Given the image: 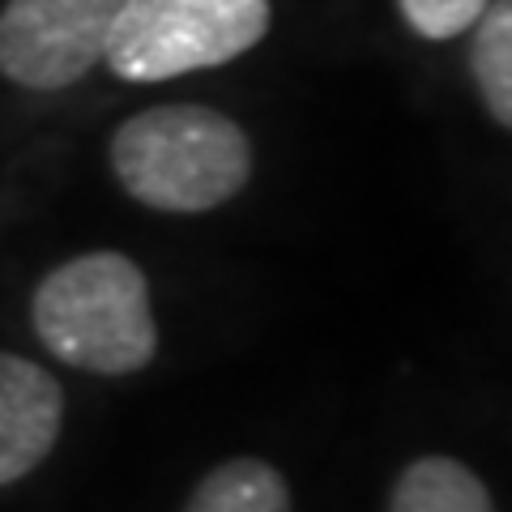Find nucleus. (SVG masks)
<instances>
[{
    "instance_id": "obj_9",
    "label": "nucleus",
    "mask_w": 512,
    "mask_h": 512,
    "mask_svg": "<svg viewBox=\"0 0 512 512\" xmlns=\"http://www.w3.org/2000/svg\"><path fill=\"white\" fill-rule=\"evenodd\" d=\"M487 5L491 0H397L406 26L431 43H448V39L466 35Z\"/></svg>"
},
{
    "instance_id": "obj_8",
    "label": "nucleus",
    "mask_w": 512,
    "mask_h": 512,
    "mask_svg": "<svg viewBox=\"0 0 512 512\" xmlns=\"http://www.w3.org/2000/svg\"><path fill=\"white\" fill-rule=\"evenodd\" d=\"M470 30L474 90L487 116L512 133V0H491Z\"/></svg>"
},
{
    "instance_id": "obj_6",
    "label": "nucleus",
    "mask_w": 512,
    "mask_h": 512,
    "mask_svg": "<svg viewBox=\"0 0 512 512\" xmlns=\"http://www.w3.org/2000/svg\"><path fill=\"white\" fill-rule=\"evenodd\" d=\"M389 512H495V500L466 461L448 453H423L397 474Z\"/></svg>"
},
{
    "instance_id": "obj_1",
    "label": "nucleus",
    "mask_w": 512,
    "mask_h": 512,
    "mask_svg": "<svg viewBox=\"0 0 512 512\" xmlns=\"http://www.w3.org/2000/svg\"><path fill=\"white\" fill-rule=\"evenodd\" d=\"M30 325L47 355L86 376H137L158 355L150 278L116 248L47 269L30 295Z\"/></svg>"
},
{
    "instance_id": "obj_5",
    "label": "nucleus",
    "mask_w": 512,
    "mask_h": 512,
    "mask_svg": "<svg viewBox=\"0 0 512 512\" xmlns=\"http://www.w3.org/2000/svg\"><path fill=\"white\" fill-rule=\"evenodd\" d=\"M64 431V389L43 363L0 350V487L35 474Z\"/></svg>"
},
{
    "instance_id": "obj_3",
    "label": "nucleus",
    "mask_w": 512,
    "mask_h": 512,
    "mask_svg": "<svg viewBox=\"0 0 512 512\" xmlns=\"http://www.w3.org/2000/svg\"><path fill=\"white\" fill-rule=\"evenodd\" d=\"M269 0H120L103 64L133 86L171 82L252 52L269 35Z\"/></svg>"
},
{
    "instance_id": "obj_7",
    "label": "nucleus",
    "mask_w": 512,
    "mask_h": 512,
    "mask_svg": "<svg viewBox=\"0 0 512 512\" xmlns=\"http://www.w3.org/2000/svg\"><path fill=\"white\" fill-rule=\"evenodd\" d=\"M180 512H295L291 483L265 457H227L201 478Z\"/></svg>"
},
{
    "instance_id": "obj_2",
    "label": "nucleus",
    "mask_w": 512,
    "mask_h": 512,
    "mask_svg": "<svg viewBox=\"0 0 512 512\" xmlns=\"http://www.w3.org/2000/svg\"><path fill=\"white\" fill-rule=\"evenodd\" d=\"M116 184L154 214H210L252 180L244 124L205 103H163L128 116L107 146Z\"/></svg>"
},
{
    "instance_id": "obj_4",
    "label": "nucleus",
    "mask_w": 512,
    "mask_h": 512,
    "mask_svg": "<svg viewBox=\"0 0 512 512\" xmlns=\"http://www.w3.org/2000/svg\"><path fill=\"white\" fill-rule=\"evenodd\" d=\"M120 0H5L0 77L30 94L77 86L103 64Z\"/></svg>"
}]
</instances>
